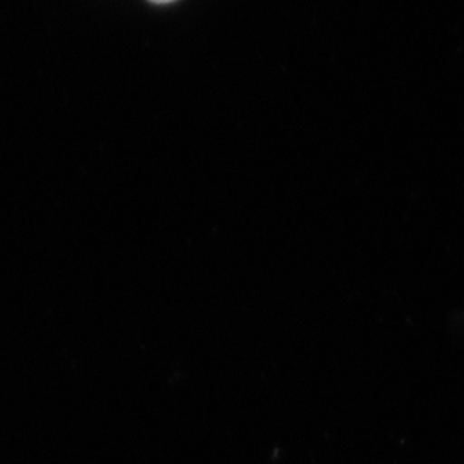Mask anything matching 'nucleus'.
I'll return each mask as SVG.
<instances>
[{
	"mask_svg": "<svg viewBox=\"0 0 464 464\" xmlns=\"http://www.w3.org/2000/svg\"><path fill=\"white\" fill-rule=\"evenodd\" d=\"M150 2H155V4H169V2H174V0H150Z\"/></svg>",
	"mask_w": 464,
	"mask_h": 464,
	"instance_id": "obj_1",
	"label": "nucleus"
}]
</instances>
